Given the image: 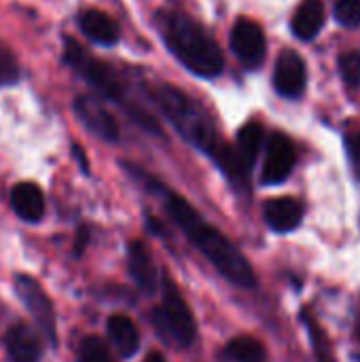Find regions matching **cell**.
I'll list each match as a JSON object with an SVG mask.
<instances>
[{"mask_svg":"<svg viewBox=\"0 0 360 362\" xmlns=\"http://www.w3.org/2000/svg\"><path fill=\"white\" fill-rule=\"evenodd\" d=\"M121 168L140 189H144L149 195L161 202L166 214L174 221V225L189 238V242L227 282L240 288H257V274L250 261L221 229L208 223L182 195H178L174 189L157 180L144 168L132 161H123Z\"/></svg>","mask_w":360,"mask_h":362,"instance_id":"obj_1","label":"cell"},{"mask_svg":"<svg viewBox=\"0 0 360 362\" xmlns=\"http://www.w3.org/2000/svg\"><path fill=\"white\" fill-rule=\"evenodd\" d=\"M151 95L176 134L187 144L208 155L238 195H250L252 172L238 157L236 148L219 136V129L206 108L174 85H157Z\"/></svg>","mask_w":360,"mask_h":362,"instance_id":"obj_2","label":"cell"},{"mask_svg":"<svg viewBox=\"0 0 360 362\" xmlns=\"http://www.w3.org/2000/svg\"><path fill=\"white\" fill-rule=\"evenodd\" d=\"M155 25L170 53L195 76L216 78L225 70V55L210 32L178 8H159Z\"/></svg>","mask_w":360,"mask_h":362,"instance_id":"obj_3","label":"cell"},{"mask_svg":"<svg viewBox=\"0 0 360 362\" xmlns=\"http://www.w3.org/2000/svg\"><path fill=\"white\" fill-rule=\"evenodd\" d=\"M64 62L76 76H81L100 95V100H108L121 106L129 115V119L138 123L146 134L163 138V129L159 121L138 100L132 98L127 83L110 64L91 55L74 38H64Z\"/></svg>","mask_w":360,"mask_h":362,"instance_id":"obj_4","label":"cell"},{"mask_svg":"<svg viewBox=\"0 0 360 362\" xmlns=\"http://www.w3.org/2000/svg\"><path fill=\"white\" fill-rule=\"evenodd\" d=\"M159 291H161V301L151 310L149 316L155 331L170 346L189 348L197 337V325L189 303L185 301L176 282L168 274L159 278Z\"/></svg>","mask_w":360,"mask_h":362,"instance_id":"obj_5","label":"cell"},{"mask_svg":"<svg viewBox=\"0 0 360 362\" xmlns=\"http://www.w3.org/2000/svg\"><path fill=\"white\" fill-rule=\"evenodd\" d=\"M15 295L23 303V308L30 312L36 331L40 337L51 346L57 348V316H55V305L45 291V286L30 274H17L15 276Z\"/></svg>","mask_w":360,"mask_h":362,"instance_id":"obj_6","label":"cell"},{"mask_svg":"<svg viewBox=\"0 0 360 362\" xmlns=\"http://www.w3.org/2000/svg\"><path fill=\"white\" fill-rule=\"evenodd\" d=\"M265 159H263V170H261V185L263 187H278L286 182L297 165V148L295 142L282 134L274 132L265 140Z\"/></svg>","mask_w":360,"mask_h":362,"instance_id":"obj_7","label":"cell"},{"mask_svg":"<svg viewBox=\"0 0 360 362\" xmlns=\"http://www.w3.org/2000/svg\"><path fill=\"white\" fill-rule=\"evenodd\" d=\"M229 45L233 55L240 59V64L246 70H259L263 66L267 55V38L257 21L248 17H240L231 28Z\"/></svg>","mask_w":360,"mask_h":362,"instance_id":"obj_8","label":"cell"},{"mask_svg":"<svg viewBox=\"0 0 360 362\" xmlns=\"http://www.w3.org/2000/svg\"><path fill=\"white\" fill-rule=\"evenodd\" d=\"M274 89L284 100H301L308 89V66L295 49H282L274 66Z\"/></svg>","mask_w":360,"mask_h":362,"instance_id":"obj_9","label":"cell"},{"mask_svg":"<svg viewBox=\"0 0 360 362\" xmlns=\"http://www.w3.org/2000/svg\"><path fill=\"white\" fill-rule=\"evenodd\" d=\"M72 110L76 115V119L81 121V125L91 132L95 138H100L102 142L115 144L121 138L119 132V123L117 119L108 112V108L104 106V102L95 95H79L72 102Z\"/></svg>","mask_w":360,"mask_h":362,"instance_id":"obj_10","label":"cell"},{"mask_svg":"<svg viewBox=\"0 0 360 362\" xmlns=\"http://www.w3.org/2000/svg\"><path fill=\"white\" fill-rule=\"evenodd\" d=\"M4 352L11 362H40L42 337L30 322H15L4 333Z\"/></svg>","mask_w":360,"mask_h":362,"instance_id":"obj_11","label":"cell"},{"mask_svg":"<svg viewBox=\"0 0 360 362\" xmlns=\"http://www.w3.org/2000/svg\"><path fill=\"white\" fill-rule=\"evenodd\" d=\"M127 272L142 295L153 297L159 291V272L149 246L142 240H132L127 244Z\"/></svg>","mask_w":360,"mask_h":362,"instance_id":"obj_12","label":"cell"},{"mask_svg":"<svg viewBox=\"0 0 360 362\" xmlns=\"http://www.w3.org/2000/svg\"><path fill=\"white\" fill-rule=\"evenodd\" d=\"M303 216L306 206L295 197H274L263 206V218L274 233H293L301 227Z\"/></svg>","mask_w":360,"mask_h":362,"instance_id":"obj_13","label":"cell"},{"mask_svg":"<svg viewBox=\"0 0 360 362\" xmlns=\"http://www.w3.org/2000/svg\"><path fill=\"white\" fill-rule=\"evenodd\" d=\"M11 208L28 225H38L45 218L47 202L36 182H17L11 189Z\"/></svg>","mask_w":360,"mask_h":362,"instance_id":"obj_14","label":"cell"},{"mask_svg":"<svg viewBox=\"0 0 360 362\" xmlns=\"http://www.w3.org/2000/svg\"><path fill=\"white\" fill-rule=\"evenodd\" d=\"M327 23V8L325 0H301V4L295 8L293 19H291V30L295 38L303 42H312L318 38Z\"/></svg>","mask_w":360,"mask_h":362,"instance_id":"obj_15","label":"cell"},{"mask_svg":"<svg viewBox=\"0 0 360 362\" xmlns=\"http://www.w3.org/2000/svg\"><path fill=\"white\" fill-rule=\"evenodd\" d=\"M106 333L108 339L115 348V352L119 354V358L129 361L138 354L140 350V333L136 322L125 316V314H112L106 320Z\"/></svg>","mask_w":360,"mask_h":362,"instance_id":"obj_16","label":"cell"},{"mask_svg":"<svg viewBox=\"0 0 360 362\" xmlns=\"http://www.w3.org/2000/svg\"><path fill=\"white\" fill-rule=\"evenodd\" d=\"M79 28L81 32L93 40L95 45H102V47H112L117 45L121 32H119V25L117 21L104 13V11H98V8H87L79 15Z\"/></svg>","mask_w":360,"mask_h":362,"instance_id":"obj_17","label":"cell"},{"mask_svg":"<svg viewBox=\"0 0 360 362\" xmlns=\"http://www.w3.org/2000/svg\"><path fill=\"white\" fill-rule=\"evenodd\" d=\"M265 146V129L259 121H248L240 127L236 136V153L244 161V165L252 172L261 151Z\"/></svg>","mask_w":360,"mask_h":362,"instance_id":"obj_18","label":"cell"},{"mask_svg":"<svg viewBox=\"0 0 360 362\" xmlns=\"http://www.w3.org/2000/svg\"><path fill=\"white\" fill-rule=\"evenodd\" d=\"M301 322H303V327L308 331V337H310L312 352H314L316 362H337L335 361V352H333L329 335L325 333L320 322L308 310H301Z\"/></svg>","mask_w":360,"mask_h":362,"instance_id":"obj_19","label":"cell"},{"mask_svg":"<svg viewBox=\"0 0 360 362\" xmlns=\"http://www.w3.org/2000/svg\"><path fill=\"white\" fill-rule=\"evenodd\" d=\"M225 356L233 362H265L267 350L259 339L250 335H240L225 346Z\"/></svg>","mask_w":360,"mask_h":362,"instance_id":"obj_20","label":"cell"},{"mask_svg":"<svg viewBox=\"0 0 360 362\" xmlns=\"http://www.w3.org/2000/svg\"><path fill=\"white\" fill-rule=\"evenodd\" d=\"M76 358H79V362H117L110 348L104 344V339H100L95 335H87L79 344Z\"/></svg>","mask_w":360,"mask_h":362,"instance_id":"obj_21","label":"cell"},{"mask_svg":"<svg viewBox=\"0 0 360 362\" xmlns=\"http://www.w3.org/2000/svg\"><path fill=\"white\" fill-rule=\"evenodd\" d=\"M337 70L350 91H360V51H344L337 57Z\"/></svg>","mask_w":360,"mask_h":362,"instance_id":"obj_22","label":"cell"},{"mask_svg":"<svg viewBox=\"0 0 360 362\" xmlns=\"http://www.w3.org/2000/svg\"><path fill=\"white\" fill-rule=\"evenodd\" d=\"M333 17L346 30H359L360 0H335V4H333Z\"/></svg>","mask_w":360,"mask_h":362,"instance_id":"obj_23","label":"cell"},{"mask_svg":"<svg viewBox=\"0 0 360 362\" xmlns=\"http://www.w3.org/2000/svg\"><path fill=\"white\" fill-rule=\"evenodd\" d=\"M19 76H21V68H19L15 53L6 45L0 42V89L15 85Z\"/></svg>","mask_w":360,"mask_h":362,"instance_id":"obj_24","label":"cell"},{"mask_svg":"<svg viewBox=\"0 0 360 362\" xmlns=\"http://www.w3.org/2000/svg\"><path fill=\"white\" fill-rule=\"evenodd\" d=\"M344 148H346L348 165H350L354 178L360 182V127L344 134Z\"/></svg>","mask_w":360,"mask_h":362,"instance_id":"obj_25","label":"cell"},{"mask_svg":"<svg viewBox=\"0 0 360 362\" xmlns=\"http://www.w3.org/2000/svg\"><path fill=\"white\" fill-rule=\"evenodd\" d=\"M87 242H89V229L85 225H81L76 231V238H74V257L83 255V250L87 248Z\"/></svg>","mask_w":360,"mask_h":362,"instance_id":"obj_26","label":"cell"},{"mask_svg":"<svg viewBox=\"0 0 360 362\" xmlns=\"http://www.w3.org/2000/svg\"><path fill=\"white\" fill-rule=\"evenodd\" d=\"M144 221H146V227H149V231H151L153 235H159V238H166V235H168V231L163 229L166 225H163L157 216L146 214V216H144Z\"/></svg>","mask_w":360,"mask_h":362,"instance_id":"obj_27","label":"cell"},{"mask_svg":"<svg viewBox=\"0 0 360 362\" xmlns=\"http://www.w3.org/2000/svg\"><path fill=\"white\" fill-rule=\"evenodd\" d=\"M72 151H74V155H76V161H79V165H81V170H83L85 174H89V163L85 161V155H83V151H81V146H76V144H74V148H72Z\"/></svg>","mask_w":360,"mask_h":362,"instance_id":"obj_28","label":"cell"},{"mask_svg":"<svg viewBox=\"0 0 360 362\" xmlns=\"http://www.w3.org/2000/svg\"><path fill=\"white\" fill-rule=\"evenodd\" d=\"M144 362H168V361H166V356H163L161 352H151V354L144 358Z\"/></svg>","mask_w":360,"mask_h":362,"instance_id":"obj_29","label":"cell"},{"mask_svg":"<svg viewBox=\"0 0 360 362\" xmlns=\"http://www.w3.org/2000/svg\"><path fill=\"white\" fill-rule=\"evenodd\" d=\"M354 337H356V341L360 344V314L359 318H356V325H354Z\"/></svg>","mask_w":360,"mask_h":362,"instance_id":"obj_30","label":"cell"}]
</instances>
